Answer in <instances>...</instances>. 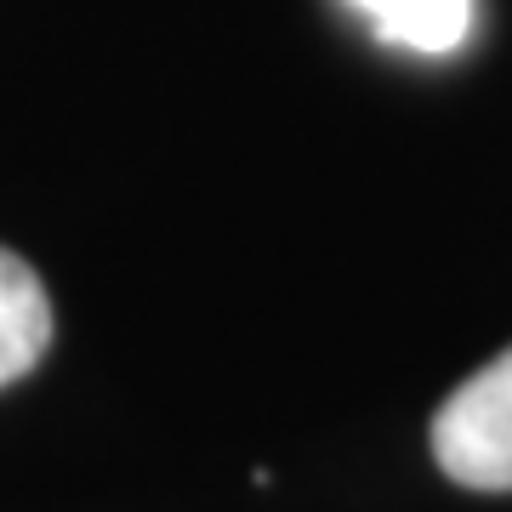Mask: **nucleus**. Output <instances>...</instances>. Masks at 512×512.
<instances>
[{
	"label": "nucleus",
	"instance_id": "3",
	"mask_svg": "<svg viewBox=\"0 0 512 512\" xmlns=\"http://www.w3.org/2000/svg\"><path fill=\"white\" fill-rule=\"evenodd\" d=\"M376 40L421 57H450L473 29V0H348Z\"/></svg>",
	"mask_w": 512,
	"mask_h": 512
},
{
	"label": "nucleus",
	"instance_id": "2",
	"mask_svg": "<svg viewBox=\"0 0 512 512\" xmlns=\"http://www.w3.org/2000/svg\"><path fill=\"white\" fill-rule=\"evenodd\" d=\"M52 342V302L40 274L0 245V387L40 365V353Z\"/></svg>",
	"mask_w": 512,
	"mask_h": 512
},
{
	"label": "nucleus",
	"instance_id": "1",
	"mask_svg": "<svg viewBox=\"0 0 512 512\" xmlns=\"http://www.w3.org/2000/svg\"><path fill=\"white\" fill-rule=\"evenodd\" d=\"M433 456L467 490H512V348L439 404Z\"/></svg>",
	"mask_w": 512,
	"mask_h": 512
}]
</instances>
